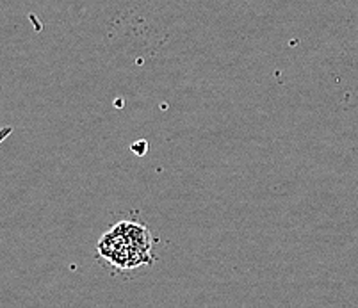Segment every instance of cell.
Wrapping results in <instances>:
<instances>
[{
  "label": "cell",
  "instance_id": "cell-1",
  "mask_svg": "<svg viewBox=\"0 0 358 308\" xmlns=\"http://www.w3.org/2000/svg\"><path fill=\"white\" fill-rule=\"evenodd\" d=\"M99 253L118 269L141 267L154 261L152 233L139 223L122 221L103 233L99 241Z\"/></svg>",
  "mask_w": 358,
  "mask_h": 308
}]
</instances>
